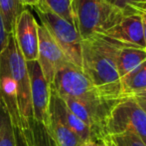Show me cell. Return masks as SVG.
Instances as JSON below:
<instances>
[{"mask_svg":"<svg viewBox=\"0 0 146 146\" xmlns=\"http://www.w3.org/2000/svg\"><path fill=\"white\" fill-rule=\"evenodd\" d=\"M123 97H128L146 88V60L121 79Z\"/></svg>","mask_w":146,"mask_h":146,"instance_id":"16","label":"cell"},{"mask_svg":"<svg viewBox=\"0 0 146 146\" xmlns=\"http://www.w3.org/2000/svg\"><path fill=\"white\" fill-rule=\"evenodd\" d=\"M106 1H108V3L112 4V5H115V2H116V0H106Z\"/></svg>","mask_w":146,"mask_h":146,"instance_id":"32","label":"cell"},{"mask_svg":"<svg viewBox=\"0 0 146 146\" xmlns=\"http://www.w3.org/2000/svg\"><path fill=\"white\" fill-rule=\"evenodd\" d=\"M9 36H10L9 34L6 32L3 18H2L1 13H0V53L7 46L8 41H9Z\"/></svg>","mask_w":146,"mask_h":146,"instance_id":"23","label":"cell"},{"mask_svg":"<svg viewBox=\"0 0 146 146\" xmlns=\"http://www.w3.org/2000/svg\"><path fill=\"white\" fill-rule=\"evenodd\" d=\"M0 146H16L14 125L0 99Z\"/></svg>","mask_w":146,"mask_h":146,"instance_id":"18","label":"cell"},{"mask_svg":"<svg viewBox=\"0 0 146 146\" xmlns=\"http://www.w3.org/2000/svg\"><path fill=\"white\" fill-rule=\"evenodd\" d=\"M28 125L35 146H57L45 125L36 121L34 118L30 119Z\"/></svg>","mask_w":146,"mask_h":146,"instance_id":"19","label":"cell"},{"mask_svg":"<svg viewBox=\"0 0 146 146\" xmlns=\"http://www.w3.org/2000/svg\"><path fill=\"white\" fill-rule=\"evenodd\" d=\"M130 10L146 13V0H134V1L129 2L127 4L125 11H130Z\"/></svg>","mask_w":146,"mask_h":146,"instance_id":"24","label":"cell"},{"mask_svg":"<svg viewBox=\"0 0 146 146\" xmlns=\"http://www.w3.org/2000/svg\"><path fill=\"white\" fill-rule=\"evenodd\" d=\"M98 142H96V141H88V142L85 143L84 146H98Z\"/></svg>","mask_w":146,"mask_h":146,"instance_id":"30","label":"cell"},{"mask_svg":"<svg viewBox=\"0 0 146 146\" xmlns=\"http://www.w3.org/2000/svg\"><path fill=\"white\" fill-rule=\"evenodd\" d=\"M132 97L138 98V99H141V100H144V101H146V88L143 90H141V91L137 92V93L134 94V95H132Z\"/></svg>","mask_w":146,"mask_h":146,"instance_id":"28","label":"cell"},{"mask_svg":"<svg viewBox=\"0 0 146 146\" xmlns=\"http://www.w3.org/2000/svg\"><path fill=\"white\" fill-rule=\"evenodd\" d=\"M131 1H134V0H116L115 6H117V7H118L119 9H121V10H123V11H125L127 4H128L129 2H131Z\"/></svg>","mask_w":146,"mask_h":146,"instance_id":"25","label":"cell"},{"mask_svg":"<svg viewBox=\"0 0 146 146\" xmlns=\"http://www.w3.org/2000/svg\"><path fill=\"white\" fill-rule=\"evenodd\" d=\"M38 26L35 17L27 8L16 22L13 36L25 61L38 59Z\"/></svg>","mask_w":146,"mask_h":146,"instance_id":"11","label":"cell"},{"mask_svg":"<svg viewBox=\"0 0 146 146\" xmlns=\"http://www.w3.org/2000/svg\"><path fill=\"white\" fill-rule=\"evenodd\" d=\"M104 36L120 44L145 49L142 18L136 11H125L121 19L108 29Z\"/></svg>","mask_w":146,"mask_h":146,"instance_id":"10","label":"cell"},{"mask_svg":"<svg viewBox=\"0 0 146 146\" xmlns=\"http://www.w3.org/2000/svg\"><path fill=\"white\" fill-rule=\"evenodd\" d=\"M98 146H108V145L106 143V141L102 140V141H100V142H98Z\"/></svg>","mask_w":146,"mask_h":146,"instance_id":"31","label":"cell"},{"mask_svg":"<svg viewBox=\"0 0 146 146\" xmlns=\"http://www.w3.org/2000/svg\"><path fill=\"white\" fill-rule=\"evenodd\" d=\"M51 88L62 98H104L94 87L83 69L76 66L70 61L57 70L51 84Z\"/></svg>","mask_w":146,"mask_h":146,"instance_id":"5","label":"cell"},{"mask_svg":"<svg viewBox=\"0 0 146 146\" xmlns=\"http://www.w3.org/2000/svg\"><path fill=\"white\" fill-rule=\"evenodd\" d=\"M26 9L21 0H0V13L3 18L6 32L13 35L16 22L20 14Z\"/></svg>","mask_w":146,"mask_h":146,"instance_id":"17","label":"cell"},{"mask_svg":"<svg viewBox=\"0 0 146 146\" xmlns=\"http://www.w3.org/2000/svg\"><path fill=\"white\" fill-rule=\"evenodd\" d=\"M38 61L48 83L52 84L55 73L65 63L69 62L64 52L49 32L41 24L38 26Z\"/></svg>","mask_w":146,"mask_h":146,"instance_id":"9","label":"cell"},{"mask_svg":"<svg viewBox=\"0 0 146 146\" xmlns=\"http://www.w3.org/2000/svg\"><path fill=\"white\" fill-rule=\"evenodd\" d=\"M47 129L57 146H84L86 143L62 120L61 117L52 108H50V117Z\"/></svg>","mask_w":146,"mask_h":146,"instance_id":"14","label":"cell"},{"mask_svg":"<svg viewBox=\"0 0 146 146\" xmlns=\"http://www.w3.org/2000/svg\"><path fill=\"white\" fill-rule=\"evenodd\" d=\"M30 80V96L33 118L46 127L50 117L51 85L45 78L38 61H26Z\"/></svg>","mask_w":146,"mask_h":146,"instance_id":"8","label":"cell"},{"mask_svg":"<svg viewBox=\"0 0 146 146\" xmlns=\"http://www.w3.org/2000/svg\"><path fill=\"white\" fill-rule=\"evenodd\" d=\"M74 25L82 40L104 35L124 15V11L106 0H72Z\"/></svg>","mask_w":146,"mask_h":146,"instance_id":"2","label":"cell"},{"mask_svg":"<svg viewBox=\"0 0 146 146\" xmlns=\"http://www.w3.org/2000/svg\"><path fill=\"white\" fill-rule=\"evenodd\" d=\"M120 43L104 35L82 40V69L104 98H123L121 80L116 67Z\"/></svg>","mask_w":146,"mask_h":146,"instance_id":"1","label":"cell"},{"mask_svg":"<svg viewBox=\"0 0 146 146\" xmlns=\"http://www.w3.org/2000/svg\"><path fill=\"white\" fill-rule=\"evenodd\" d=\"M124 131L136 134L146 145V112L132 96L119 99L111 108L106 122L104 137Z\"/></svg>","mask_w":146,"mask_h":146,"instance_id":"4","label":"cell"},{"mask_svg":"<svg viewBox=\"0 0 146 146\" xmlns=\"http://www.w3.org/2000/svg\"><path fill=\"white\" fill-rule=\"evenodd\" d=\"M135 99H136V101L138 102L139 105L141 106V108H142V109L146 112V101H144V100H141V99H138V98H135Z\"/></svg>","mask_w":146,"mask_h":146,"instance_id":"29","label":"cell"},{"mask_svg":"<svg viewBox=\"0 0 146 146\" xmlns=\"http://www.w3.org/2000/svg\"><path fill=\"white\" fill-rule=\"evenodd\" d=\"M102 140L108 146H146L136 134L130 131L106 135Z\"/></svg>","mask_w":146,"mask_h":146,"instance_id":"21","label":"cell"},{"mask_svg":"<svg viewBox=\"0 0 146 146\" xmlns=\"http://www.w3.org/2000/svg\"><path fill=\"white\" fill-rule=\"evenodd\" d=\"M41 5L46 7L53 13L59 15L74 24V16L72 11V0H40Z\"/></svg>","mask_w":146,"mask_h":146,"instance_id":"20","label":"cell"},{"mask_svg":"<svg viewBox=\"0 0 146 146\" xmlns=\"http://www.w3.org/2000/svg\"><path fill=\"white\" fill-rule=\"evenodd\" d=\"M141 15L143 22V34H144V41H145V50H146V13H142V12H138Z\"/></svg>","mask_w":146,"mask_h":146,"instance_id":"27","label":"cell"},{"mask_svg":"<svg viewBox=\"0 0 146 146\" xmlns=\"http://www.w3.org/2000/svg\"><path fill=\"white\" fill-rule=\"evenodd\" d=\"M14 132L16 146H35L29 127L22 129L20 127L14 126Z\"/></svg>","mask_w":146,"mask_h":146,"instance_id":"22","label":"cell"},{"mask_svg":"<svg viewBox=\"0 0 146 146\" xmlns=\"http://www.w3.org/2000/svg\"><path fill=\"white\" fill-rule=\"evenodd\" d=\"M0 99L3 102L14 126L23 128L18 107V90L8 68L4 52L0 53Z\"/></svg>","mask_w":146,"mask_h":146,"instance_id":"12","label":"cell"},{"mask_svg":"<svg viewBox=\"0 0 146 146\" xmlns=\"http://www.w3.org/2000/svg\"><path fill=\"white\" fill-rule=\"evenodd\" d=\"M146 60V50L121 44L116 54V67L120 80Z\"/></svg>","mask_w":146,"mask_h":146,"instance_id":"15","label":"cell"},{"mask_svg":"<svg viewBox=\"0 0 146 146\" xmlns=\"http://www.w3.org/2000/svg\"><path fill=\"white\" fill-rule=\"evenodd\" d=\"M69 109L88 125L94 133L98 142L104 138V127L111 108L118 100L106 98L76 99L63 98Z\"/></svg>","mask_w":146,"mask_h":146,"instance_id":"7","label":"cell"},{"mask_svg":"<svg viewBox=\"0 0 146 146\" xmlns=\"http://www.w3.org/2000/svg\"><path fill=\"white\" fill-rule=\"evenodd\" d=\"M21 2L26 6V7L29 6V7L33 8V7H35V6L39 5L40 0H21Z\"/></svg>","mask_w":146,"mask_h":146,"instance_id":"26","label":"cell"},{"mask_svg":"<svg viewBox=\"0 0 146 146\" xmlns=\"http://www.w3.org/2000/svg\"><path fill=\"white\" fill-rule=\"evenodd\" d=\"M7 60L8 68L17 86L18 90V107L21 117L23 128H28V122L33 118L32 103L30 96V80L26 61L18 49L13 35L9 36V41L3 50Z\"/></svg>","mask_w":146,"mask_h":146,"instance_id":"6","label":"cell"},{"mask_svg":"<svg viewBox=\"0 0 146 146\" xmlns=\"http://www.w3.org/2000/svg\"><path fill=\"white\" fill-rule=\"evenodd\" d=\"M50 108H52L57 114L62 118V120L84 141H96V137L92 130L88 126L86 123H84L78 116H76L69 107L67 106L66 102L62 97H60L58 94L51 88V99H50Z\"/></svg>","mask_w":146,"mask_h":146,"instance_id":"13","label":"cell"},{"mask_svg":"<svg viewBox=\"0 0 146 146\" xmlns=\"http://www.w3.org/2000/svg\"><path fill=\"white\" fill-rule=\"evenodd\" d=\"M41 25L49 32L70 62L82 68V38L74 24L39 4L33 7Z\"/></svg>","mask_w":146,"mask_h":146,"instance_id":"3","label":"cell"}]
</instances>
